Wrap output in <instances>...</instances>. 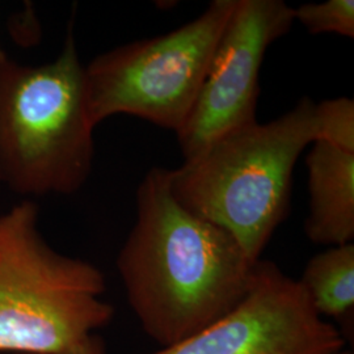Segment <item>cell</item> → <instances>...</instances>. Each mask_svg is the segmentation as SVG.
Here are the masks:
<instances>
[{
    "mask_svg": "<svg viewBox=\"0 0 354 354\" xmlns=\"http://www.w3.org/2000/svg\"><path fill=\"white\" fill-rule=\"evenodd\" d=\"M235 3L214 0L185 26L93 58L84 67L92 124L130 114L177 134L197 102Z\"/></svg>",
    "mask_w": 354,
    "mask_h": 354,
    "instance_id": "5b68a950",
    "label": "cell"
},
{
    "mask_svg": "<svg viewBox=\"0 0 354 354\" xmlns=\"http://www.w3.org/2000/svg\"><path fill=\"white\" fill-rule=\"evenodd\" d=\"M336 354H354L353 351H349V349H342L339 353Z\"/></svg>",
    "mask_w": 354,
    "mask_h": 354,
    "instance_id": "4fadbf2b",
    "label": "cell"
},
{
    "mask_svg": "<svg viewBox=\"0 0 354 354\" xmlns=\"http://www.w3.org/2000/svg\"><path fill=\"white\" fill-rule=\"evenodd\" d=\"M298 281L317 315L332 319L348 342L349 332L353 333V243L315 254Z\"/></svg>",
    "mask_w": 354,
    "mask_h": 354,
    "instance_id": "9c48e42d",
    "label": "cell"
},
{
    "mask_svg": "<svg viewBox=\"0 0 354 354\" xmlns=\"http://www.w3.org/2000/svg\"><path fill=\"white\" fill-rule=\"evenodd\" d=\"M257 261L227 231L177 203L169 169L146 174L117 269L127 304L153 342L174 346L225 317L247 294Z\"/></svg>",
    "mask_w": 354,
    "mask_h": 354,
    "instance_id": "6da1fadb",
    "label": "cell"
},
{
    "mask_svg": "<svg viewBox=\"0 0 354 354\" xmlns=\"http://www.w3.org/2000/svg\"><path fill=\"white\" fill-rule=\"evenodd\" d=\"M320 140L354 152V102L339 97L317 104Z\"/></svg>",
    "mask_w": 354,
    "mask_h": 354,
    "instance_id": "8fae6325",
    "label": "cell"
},
{
    "mask_svg": "<svg viewBox=\"0 0 354 354\" xmlns=\"http://www.w3.org/2000/svg\"><path fill=\"white\" fill-rule=\"evenodd\" d=\"M102 272L53 250L37 206L0 215V353L62 354L111 323Z\"/></svg>",
    "mask_w": 354,
    "mask_h": 354,
    "instance_id": "277c9868",
    "label": "cell"
},
{
    "mask_svg": "<svg viewBox=\"0 0 354 354\" xmlns=\"http://www.w3.org/2000/svg\"><path fill=\"white\" fill-rule=\"evenodd\" d=\"M345 344L298 279L259 260L247 294L225 317L174 346L140 354H336Z\"/></svg>",
    "mask_w": 354,
    "mask_h": 354,
    "instance_id": "52a82bcc",
    "label": "cell"
},
{
    "mask_svg": "<svg viewBox=\"0 0 354 354\" xmlns=\"http://www.w3.org/2000/svg\"><path fill=\"white\" fill-rule=\"evenodd\" d=\"M62 354H106V349L102 337L93 333Z\"/></svg>",
    "mask_w": 354,
    "mask_h": 354,
    "instance_id": "7c38bea8",
    "label": "cell"
},
{
    "mask_svg": "<svg viewBox=\"0 0 354 354\" xmlns=\"http://www.w3.org/2000/svg\"><path fill=\"white\" fill-rule=\"evenodd\" d=\"M1 53H3V50H1V49H0V54H1Z\"/></svg>",
    "mask_w": 354,
    "mask_h": 354,
    "instance_id": "5bb4252c",
    "label": "cell"
},
{
    "mask_svg": "<svg viewBox=\"0 0 354 354\" xmlns=\"http://www.w3.org/2000/svg\"><path fill=\"white\" fill-rule=\"evenodd\" d=\"M320 137L317 104L306 97L277 120L228 133L171 169V192L257 261L288 216L298 158Z\"/></svg>",
    "mask_w": 354,
    "mask_h": 354,
    "instance_id": "7a4b0ae2",
    "label": "cell"
},
{
    "mask_svg": "<svg viewBox=\"0 0 354 354\" xmlns=\"http://www.w3.org/2000/svg\"><path fill=\"white\" fill-rule=\"evenodd\" d=\"M73 20L50 64L0 54V183L20 196L73 194L92 171L96 127Z\"/></svg>",
    "mask_w": 354,
    "mask_h": 354,
    "instance_id": "3957f363",
    "label": "cell"
},
{
    "mask_svg": "<svg viewBox=\"0 0 354 354\" xmlns=\"http://www.w3.org/2000/svg\"><path fill=\"white\" fill-rule=\"evenodd\" d=\"M294 21V8L282 0H236L197 102L177 133L185 160L228 133L257 122L259 75L266 50Z\"/></svg>",
    "mask_w": 354,
    "mask_h": 354,
    "instance_id": "8992f818",
    "label": "cell"
},
{
    "mask_svg": "<svg viewBox=\"0 0 354 354\" xmlns=\"http://www.w3.org/2000/svg\"><path fill=\"white\" fill-rule=\"evenodd\" d=\"M298 20L311 35L337 33L354 37L353 0H327L324 3H307L294 8Z\"/></svg>",
    "mask_w": 354,
    "mask_h": 354,
    "instance_id": "30bf717a",
    "label": "cell"
},
{
    "mask_svg": "<svg viewBox=\"0 0 354 354\" xmlns=\"http://www.w3.org/2000/svg\"><path fill=\"white\" fill-rule=\"evenodd\" d=\"M310 206L307 238L317 244L342 245L354 239V152L315 140L306 158Z\"/></svg>",
    "mask_w": 354,
    "mask_h": 354,
    "instance_id": "ba28073f",
    "label": "cell"
}]
</instances>
